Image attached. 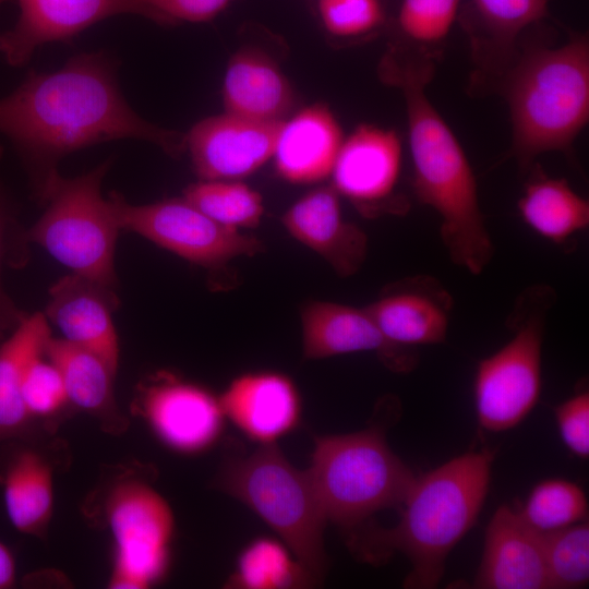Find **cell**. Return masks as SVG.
Here are the masks:
<instances>
[{
  "instance_id": "7402d4cb",
  "label": "cell",
  "mask_w": 589,
  "mask_h": 589,
  "mask_svg": "<svg viewBox=\"0 0 589 589\" xmlns=\"http://www.w3.org/2000/svg\"><path fill=\"white\" fill-rule=\"evenodd\" d=\"M223 103L226 112L259 121H283L292 108L293 92L269 56L243 48L228 62Z\"/></svg>"
},
{
  "instance_id": "5bb4252c",
  "label": "cell",
  "mask_w": 589,
  "mask_h": 589,
  "mask_svg": "<svg viewBox=\"0 0 589 589\" xmlns=\"http://www.w3.org/2000/svg\"><path fill=\"white\" fill-rule=\"evenodd\" d=\"M19 17L0 34V55L11 67H23L41 46L75 36L108 17L142 15L140 0H16Z\"/></svg>"
},
{
  "instance_id": "9a60e30c",
  "label": "cell",
  "mask_w": 589,
  "mask_h": 589,
  "mask_svg": "<svg viewBox=\"0 0 589 589\" xmlns=\"http://www.w3.org/2000/svg\"><path fill=\"white\" fill-rule=\"evenodd\" d=\"M226 419L260 445L276 444L300 423L302 402L293 381L276 371L235 377L219 396Z\"/></svg>"
},
{
  "instance_id": "4dcf8cb0",
  "label": "cell",
  "mask_w": 589,
  "mask_h": 589,
  "mask_svg": "<svg viewBox=\"0 0 589 589\" xmlns=\"http://www.w3.org/2000/svg\"><path fill=\"white\" fill-rule=\"evenodd\" d=\"M472 24L501 46L548 15V0H468Z\"/></svg>"
},
{
  "instance_id": "9c48e42d",
  "label": "cell",
  "mask_w": 589,
  "mask_h": 589,
  "mask_svg": "<svg viewBox=\"0 0 589 589\" xmlns=\"http://www.w3.org/2000/svg\"><path fill=\"white\" fill-rule=\"evenodd\" d=\"M105 518L115 541L108 582L112 589H146L170 565L175 518L168 502L144 480L115 483L105 500Z\"/></svg>"
},
{
  "instance_id": "f35d334b",
  "label": "cell",
  "mask_w": 589,
  "mask_h": 589,
  "mask_svg": "<svg viewBox=\"0 0 589 589\" xmlns=\"http://www.w3.org/2000/svg\"><path fill=\"white\" fill-rule=\"evenodd\" d=\"M8 1H10V0H0V5L8 2Z\"/></svg>"
},
{
  "instance_id": "7c38bea8",
  "label": "cell",
  "mask_w": 589,
  "mask_h": 589,
  "mask_svg": "<svg viewBox=\"0 0 589 589\" xmlns=\"http://www.w3.org/2000/svg\"><path fill=\"white\" fill-rule=\"evenodd\" d=\"M283 121L230 112L204 118L185 134V151L200 180H239L273 157Z\"/></svg>"
},
{
  "instance_id": "4fadbf2b",
  "label": "cell",
  "mask_w": 589,
  "mask_h": 589,
  "mask_svg": "<svg viewBox=\"0 0 589 589\" xmlns=\"http://www.w3.org/2000/svg\"><path fill=\"white\" fill-rule=\"evenodd\" d=\"M302 352L308 360L370 351L389 370L407 373L418 364L412 347L390 342L365 308L313 300L300 312Z\"/></svg>"
},
{
  "instance_id": "3957f363",
  "label": "cell",
  "mask_w": 589,
  "mask_h": 589,
  "mask_svg": "<svg viewBox=\"0 0 589 589\" xmlns=\"http://www.w3.org/2000/svg\"><path fill=\"white\" fill-rule=\"evenodd\" d=\"M492 462L489 450L469 452L416 478L398 524L390 529L363 525L348 532L350 549L369 562L401 552L412 566L405 587L434 588L449 552L477 520Z\"/></svg>"
},
{
  "instance_id": "f1b7e54d",
  "label": "cell",
  "mask_w": 589,
  "mask_h": 589,
  "mask_svg": "<svg viewBox=\"0 0 589 589\" xmlns=\"http://www.w3.org/2000/svg\"><path fill=\"white\" fill-rule=\"evenodd\" d=\"M518 515L539 532L568 527L588 515L587 497L582 489L564 479H548L530 492Z\"/></svg>"
},
{
  "instance_id": "6da1fadb",
  "label": "cell",
  "mask_w": 589,
  "mask_h": 589,
  "mask_svg": "<svg viewBox=\"0 0 589 589\" xmlns=\"http://www.w3.org/2000/svg\"><path fill=\"white\" fill-rule=\"evenodd\" d=\"M117 71L109 55L84 52L55 72L31 70L0 98V133L23 159L39 200L60 160L82 148L132 139L172 157L185 152V134L151 123L129 105Z\"/></svg>"
},
{
  "instance_id": "30bf717a",
  "label": "cell",
  "mask_w": 589,
  "mask_h": 589,
  "mask_svg": "<svg viewBox=\"0 0 589 589\" xmlns=\"http://www.w3.org/2000/svg\"><path fill=\"white\" fill-rule=\"evenodd\" d=\"M108 200L121 230L139 233L205 268H220L265 249L259 238L216 223L183 196L135 205L112 192Z\"/></svg>"
},
{
  "instance_id": "cb8c5ba5",
  "label": "cell",
  "mask_w": 589,
  "mask_h": 589,
  "mask_svg": "<svg viewBox=\"0 0 589 589\" xmlns=\"http://www.w3.org/2000/svg\"><path fill=\"white\" fill-rule=\"evenodd\" d=\"M50 336L48 320L36 312L26 314L0 341V446L21 434L31 420L22 397L23 378Z\"/></svg>"
},
{
  "instance_id": "d590c367",
  "label": "cell",
  "mask_w": 589,
  "mask_h": 589,
  "mask_svg": "<svg viewBox=\"0 0 589 589\" xmlns=\"http://www.w3.org/2000/svg\"><path fill=\"white\" fill-rule=\"evenodd\" d=\"M230 0H140L142 16L160 24L204 23L216 17Z\"/></svg>"
},
{
  "instance_id": "5b68a950",
  "label": "cell",
  "mask_w": 589,
  "mask_h": 589,
  "mask_svg": "<svg viewBox=\"0 0 589 589\" xmlns=\"http://www.w3.org/2000/svg\"><path fill=\"white\" fill-rule=\"evenodd\" d=\"M306 472L326 520L347 532L381 509L401 506L417 478L378 426L314 437Z\"/></svg>"
},
{
  "instance_id": "7a4b0ae2",
  "label": "cell",
  "mask_w": 589,
  "mask_h": 589,
  "mask_svg": "<svg viewBox=\"0 0 589 589\" xmlns=\"http://www.w3.org/2000/svg\"><path fill=\"white\" fill-rule=\"evenodd\" d=\"M381 69L385 81L397 86L405 98L416 195L440 216V236L452 262L479 275L491 262L494 245L472 168L424 92L433 63L428 57L401 58L390 52Z\"/></svg>"
},
{
  "instance_id": "f546056e",
  "label": "cell",
  "mask_w": 589,
  "mask_h": 589,
  "mask_svg": "<svg viewBox=\"0 0 589 589\" xmlns=\"http://www.w3.org/2000/svg\"><path fill=\"white\" fill-rule=\"evenodd\" d=\"M550 589L585 587L589 580V525L577 524L542 533Z\"/></svg>"
},
{
  "instance_id": "277c9868",
  "label": "cell",
  "mask_w": 589,
  "mask_h": 589,
  "mask_svg": "<svg viewBox=\"0 0 589 589\" xmlns=\"http://www.w3.org/2000/svg\"><path fill=\"white\" fill-rule=\"evenodd\" d=\"M506 96L513 152L522 170L540 154L568 152L589 119L587 37L528 51L508 76Z\"/></svg>"
},
{
  "instance_id": "4316f807",
  "label": "cell",
  "mask_w": 589,
  "mask_h": 589,
  "mask_svg": "<svg viewBox=\"0 0 589 589\" xmlns=\"http://www.w3.org/2000/svg\"><path fill=\"white\" fill-rule=\"evenodd\" d=\"M320 582L280 539L261 536L241 550L226 587L293 589Z\"/></svg>"
},
{
  "instance_id": "74e56055",
  "label": "cell",
  "mask_w": 589,
  "mask_h": 589,
  "mask_svg": "<svg viewBox=\"0 0 589 589\" xmlns=\"http://www.w3.org/2000/svg\"><path fill=\"white\" fill-rule=\"evenodd\" d=\"M16 579V565L11 550L0 541V589L14 586Z\"/></svg>"
},
{
  "instance_id": "ba28073f",
  "label": "cell",
  "mask_w": 589,
  "mask_h": 589,
  "mask_svg": "<svg viewBox=\"0 0 589 589\" xmlns=\"http://www.w3.org/2000/svg\"><path fill=\"white\" fill-rule=\"evenodd\" d=\"M555 301L552 287H527L507 318L513 337L498 351L479 362L474 401L483 429L492 432L512 429L538 402L542 388L544 327Z\"/></svg>"
},
{
  "instance_id": "8992f818",
  "label": "cell",
  "mask_w": 589,
  "mask_h": 589,
  "mask_svg": "<svg viewBox=\"0 0 589 589\" xmlns=\"http://www.w3.org/2000/svg\"><path fill=\"white\" fill-rule=\"evenodd\" d=\"M217 485L252 509L320 581L326 567L327 522L305 471L293 467L276 444L228 458Z\"/></svg>"
},
{
  "instance_id": "1f68e13d",
  "label": "cell",
  "mask_w": 589,
  "mask_h": 589,
  "mask_svg": "<svg viewBox=\"0 0 589 589\" xmlns=\"http://www.w3.org/2000/svg\"><path fill=\"white\" fill-rule=\"evenodd\" d=\"M459 4L460 0H404L398 25L411 40L435 44L450 31Z\"/></svg>"
},
{
  "instance_id": "484cf974",
  "label": "cell",
  "mask_w": 589,
  "mask_h": 589,
  "mask_svg": "<svg viewBox=\"0 0 589 589\" xmlns=\"http://www.w3.org/2000/svg\"><path fill=\"white\" fill-rule=\"evenodd\" d=\"M522 220L538 235L555 244L566 243L589 226V202L565 179L537 171L518 201Z\"/></svg>"
},
{
  "instance_id": "ffe728a7",
  "label": "cell",
  "mask_w": 589,
  "mask_h": 589,
  "mask_svg": "<svg viewBox=\"0 0 589 589\" xmlns=\"http://www.w3.org/2000/svg\"><path fill=\"white\" fill-rule=\"evenodd\" d=\"M480 589H549L542 532L508 505L500 506L485 531L473 581Z\"/></svg>"
},
{
  "instance_id": "e575fe53",
  "label": "cell",
  "mask_w": 589,
  "mask_h": 589,
  "mask_svg": "<svg viewBox=\"0 0 589 589\" xmlns=\"http://www.w3.org/2000/svg\"><path fill=\"white\" fill-rule=\"evenodd\" d=\"M3 148L0 145V159ZM25 232H16L13 219L5 205L2 189L0 187V341L5 338L26 316L13 302L4 289L2 272L5 263H13L12 245L22 249L25 244Z\"/></svg>"
},
{
  "instance_id": "44dd1931",
  "label": "cell",
  "mask_w": 589,
  "mask_h": 589,
  "mask_svg": "<svg viewBox=\"0 0 589 589\" xmlns=\"http://www.w3.org/2000/svg\"><path fill=\"white\" fill-rule=\"evenodd\" d=\"M344 142L332 110L314 104L285 119L274 148L277 175L292 184H311L330 177Z\"/></svg>"
},
{
  "instance_id": "d6a6232c",
  "label": "cell",
  "mask_w": 589,
  "mask_h": 589,
  "mask_svg": "<svg viewBox=\"0 0 589 589\" xmlns=\"http://www.w3.org/2000/svg\"><path fill=\"white\" fill-rule=\"evenodd\" d=\"M44 357L45 352L31 361L23 378L22 397L29 419L51 416L69 404L58 369Z\"/></svg>"
},
{
  "instance_id": "d6986e66",
  "label": "cell",
  "mask_w": 589,
  "mask_h": 589,
  "mask_svg": "<svg viewBox=\"0 0 589 589\" xmlns=\"http://www.w3.org/2000/svg\"><path fill=\"white\" fill-rule=\"evenodd\" d=\"M118 304L115 289L71 273L49 289L45 316L65 340L94 351L117 372L119 340L112 314Z\"/></svg>"
},
{
  "instance_id": "603a6c76",
  "label": "cell",
  "mask_w": 589,
  "mask_h": 589,
  "mask_svg": "<svg viewBox=\"0 0 589 589\" xmlns=\"http://www.w3.org/2000/svg\"><path fill=\"white\" fill-rule=\"evenodd\" d=\"M45 357L58 369L69 404L92 416L109 433L127 428L115 397L117 372L100 356L64 338L50 336Z\"/></svg>"
},
{
  "instance_id": "83f0119b",
  "label": "cell",
  "mask_w": 589,
  "mask_h": 589,
  "mask_svg": "<svg viewBox=\"0 0 589 589\" xmlns=\"http://www.w3.org/2000/svg\"><path fill=\"white\" fill-rule=\"evenodd\" d=\"M183 197L216 223L239 230L259 226L265 211L261 193L239 180H200L184 189Z\"/></svg>"
},
{
  "instance_id": "836d02e7",
  "label": "cell",
  "mask_w": 589,
  "mask_h": 589,
  "mask_svg": "<svg viewBox=\"0 0 589 589\" xmlns=\"http://www.w3.org/2000/svg\"><path fill=\"white\" fill-rule=\"evenodd\" d=\"M318 11L325 28L340 37L365 34L383 22L378 0H318Z\"/></svg>"
},
{
  "instance_id": "52a82bcc",
  "label": "cell",
  "mask_w": 589,
  "mask_h": 589,
  "mask_svg": "<svg viewBox=\"0 0 589 589\" xmlns=\"http://www.w3.org/2000/svg\"><path fill=\"white\" fill-rule=\"evenodd\" d=\"M110 163L75 178L57 175L39 200L46 209L25 238L72 273L116 290L115 250L121 228L109 200L101 195Z\"/></svg>"
},
{
  "instance_id": "d4e9b609",
  "label": "cell",
  "mask_w": 589,
  "mask_h": 589,
  "mask_svg": "<svg viewBox=\"0 0 589 589\" xmlns=\"http://www.w3.org/2000/svg\"><path fill=\"white\" fill-rule=\"evenodd\" d=\"M3 501L20 533L40 537L46 531L53 509V477L40 453L24 448L13 455L3 476Z\"/></svg>"
},
{
  "instance_id": "8d00e7d4",
  "label": "cell",
  "mask_w": 589,
  "mask_h": 589,
  "mask_svg": "<svg viewBox=\"0 0 589 589\" xmlns=\"http://www.w3.org/2000/svg\"><path fill=\"white\" fill-rule=\"evenodd\" d=\"M561 437L577 457L589 456V394L581 392L554 408Z\"/></svg>"
},
{
  "instance_id": "8fae6325",
  "label": "cell",
  "mask_w": 589,
  "mask_h": 589,
  "mask_svg": "<svg viewBox=\"0 0 589 589\" xmlns=\"http://www.w3.org/2000/svg\"><path fill=\"white\" fill-rule=\"evenodd\" d=\"M139 410L154 435L166 447L183 455H197L213 447L226 420L219 397L173 377L145 386Z\"/></svg>"
},
{
  "instance_id": "ac0fdd59",
  "label": "cell",
  "mask_w": 589,
  "mask_h": 589,
  "mask_svg": "<svg viewBox=\"0 0 589 589\" xmlns=\"http://www.w3.org/2000/svg\"><path fill=\"white\" fill-rule=\"evenodd\" d=\"M401 156L395 131L359 125L344 139L330 173L333 187L362 211L371 212L392 196L400 175Z\"/></svg>"
},
{
  "instance_id": "2e32d148",
  "label": "cell",
  "mask_w": 589,
  "mask_h": 589,
  "mask_svg": "<svg viewBox=\"0 0 589 589\" xmlns=\"http://www.w3.org/2000/svg\"><path fill=\"white\" fill-rule=\"evenodd\" d=\"M452 309L450 293L429 275L404 278L365 306L390 342L412 348L443 342Z\"/></svg>"
},
{
  "instance_id": "e0dca14e",
  "label": "cell",
  "mask_w": 589,
  "mask_h": 589,
  "mask_svg": "<svg viewBox=\"0 0 589 589\" xmlns=\"http://www.w3.org/2000/svg\"><path fill=\"white\" fill-rule=\"evenodd\" d=\"M287 232L320 255L340 277L359 272L368 254L366 233L344 218L334 187L314 189L283 215Z\"/></svg>"
}]
</instances>
